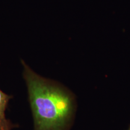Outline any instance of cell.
Wrapping results in <instances>:
<instances>
[{"label":"cell","mask_w":130,"mask_h":130,"mask_svg":"<svg viewBox=\"0 0 130 130\" xmlns=\"http://www.w3.org/2000/svg\"><path fill=\"white\" fill-rule=\"evenodd\" d=\"M23 77L32 113L34 130H70L77 111V97L58 81L43 77L23 60Z\"/></svg>","instance_id":"cell-1"},{"label":"cell","mask_w":130,"mask_h":130,"mask_svg":"<svg viewBox=\"0 0 130 130\" xmlns=\"http://www.w3.org/2000/svg\"><path fill=\"white\" fill-rule=\"evenodd\" d=\"M12 96L0 90V130H12L15 125L9 121L6 116V110L10 100Z\"/></svg>","instance_id":"cell-2"},{"label":"cell","mask_w":130,"mask_h":130,"mask_svg":"<svg viewBox=\"0 0 130 130\" xmlns=\"http://www.w3.org/2000/svg\"><path fill=\"white\" fill-rule=\"evenodd\" d=\"M126 130H130V125H129V126H128V128Z\"/></svg>","instance_id":"cell-3"}]
</instances>
